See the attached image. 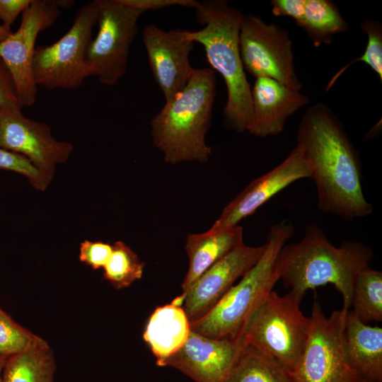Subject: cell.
Masks as SVG:
<instances>
[{
	"instance_id": "obj_1",
	"label": "cell",
	"mask_w": 382,
	"mask_h": 382,
	"mask_svg": "<svg viewBox=\"0 0 382 382\" xmlns=\"http://www.w3.org/2000/svg\"><path fill=\"white\" fill-rule=\"evenodd\" d=\"M296 146L314 181L319 209L345 220L372 213L373 206L363 192L359 154L330 108L318 103L306 110Z\"/></svg>"
},
{
	"instance_id": "obj_2",
	"label": "cell",
	"mask_w": 382,
	"mask_h": 382,
	"mask_svg": "<svg viewBox=\"0 0 382 382\" xmlns=\"http://www.w3.org/2000/svg\"><path fill=\"white\" fill-rule=\"evenodd\" d=\"M373 257V250L361 242L332 245L318 224H310L300 241L282 248L276 270L279 280L301 301L308 290L331 284L342 296V308L349 309L356 278Z\"/></svg>"
},
{
	"instance_id": "obj_3",
	"label": "cell",
	"mask_w": 382,
	"mask_h": 382,
	"mask_svg": "<svg viewBox=\"0 0 382 382\" xmlns=\"http://www.w3.org/2000/svg\"><path fill=\"white\" fill-rule=\"evenodd\" d=\"M216 96V76L212 69H193L184 88L151 121L154 146L170 164L206 163L212 149L206 142Z\"/></svg>"
},
{
	"instance_id": "obj_4",
	"label": "cell",
	"mask_w": 382,
	"mask_h": 382,
	"mask_svg": "<svg viewBox=\"0 0 382 382\" xmlns=\"http://www.w3.org/2000/svg\"><path fill=\"white\" fill-rule=\"evenodd\" d=\"M203 28L186 30L188 38L201 44L207 61L223 77L227 100L224 122L238 132L247 131L252 117L251 88L246 78L239 49V30L243 13L224 0L198 1L195 7Z\"/></svg>"
},
{
	"instance_id": "obj_5",
	"label": "cell",
	"mask_w": 382,
	"mask_h": 382,
	"mask_svg": "<svg viewBox=\"0 0 382 382\" xmlns=\"http://www.w3.org/2000/svg\"><path fill=\"white\" fill-rule=\"evenodd\" d=\"M294 233V227L288 219L273 225L257 262L211 310L201 318L190 321V330L211 338L237 337L250 315L279 281L277 258Z\"/></svg>"
},
{
	"instance_id": "obj_6",
	"label": "cell",
	"mask_w": 382,
	"mask_h": 382,
	"mask_svg": "<svg viewBox=\"0 0 382 382\" xmlns=\"http://www.w3.org/2000/svg\"><path fill=\"white\" fill-rule=\"evenodd\" d=\"M301 300L289 292L272 291L245 321L240 335L246 345L269 356L293 372L303 355L308 336L309 317Z\"/></svg>"
},
{
	"instance_id": "obj_7",
	"label": "cell",
	"mask_w": 382,
	"mask_h": 382,
	"mask_svg": "<svg viewBox=\"0 0 382 382\" xmlns=\"http://www.w3.org/2000/svg\"><path fill=\"white\" fill-rule=\"evenodd\" d=\"M98 14V0L81 6L62 37L50 45L36 47L32 69L37 86L50 90L75 89L91 76L87 52Z\"/></svg>"
},
{
	"instance_id": "obj_8",
	"label": "cell",
	"mask_w": 382,
	"mask_h": 382,
	"mask_svg": "<svg viewBox=\"0 0 382 382\" xmlns=\"http://www.w3.org/2000/svg\"><path fill=\"white\" fill-rule=\"evenodd\" d=\"M348 310L342 308L327 317L320 303H313L307 342L292 372L296 382H363L347 358L345 320Z\"/></svg>"
},
{
	"instance_id": "obj_9",
	"label": "cell",
	"mask_w": 382,
	"mask_h": 382,
	"mask_svg": "<svg viewBox=\"0 0 382 382\" xmlns=\"http://www.w3.org/2000/svg\"><path fill=\"white\" fill-rule=\"evenodd\" d=\"M98 30L88 47L87 62L91 76L113 86L125 75L131 45L142 13L120 0H98Z\"/></svg>"
},
{
	"instance_id": "obj_10",
	"label": "cell",
	"mask_w": 382,
	"mask_h": 382,
	"mask_svg": "<svg viewBox=\"0 0 382 382\" xmlns=\"http://www.w3.org/2000/svg\"><path fill=\"white\" fill-rule=\"evenodd\" d=\"M239 49L243 68L251 75L271 78L301 91L302 83L296 73L292 41L286 30L258 16L243 14Z\"/></svg>"
},
{
	"instance_id": "obj_11",
	"label": "cell",
	"mask_w": 382,
	"mask_h": 382,
	"mask_svg": "<svg viewBox=\"0 0 382 382\" xmlns=\"http://www.w3.org/2000/svg\"><path fill=\"white\" fill-rule=\"evenodd\" d=\"M73 2L31 0L22 13L18 30L0 42V58L11 75L21 108L33 106L37 98L32 66L37 36L57 21L62 9L69 8Z\"/></svg>"
},
{
	"instance_id": "obj_12",
	"label": "cell",
	"mask_w": 382,
	"mask_h": 382,
	"mask_svg": "<svg viewBox=\"0 0 382 382\" xmlns=\"http://www.w3.org/2000/svg\"><path fill=\"white\" fill-rule=\"evenodd\" d=\"M0 148L28 159L50 183L56 166L69 159L74 146L57 140L47 124L26 117L16 105L0 108Z\"/></svg>"
},
{
	"instance_id": "obj_13",
	"label": "cell",
	"mask_w": 382,
	"mask_h": 382,
	"mask_svg": "<svg viewBox=\"0 0 382 382\" xmlns=\"http://www.w3.org/2000/svg\"><path fill=\"white\" fill-rule=\"evenodd\" d=\"M142 40L154 79L165 101L170 100L184 88L194 69L190 62L194 42L185 30H165L154 24L144 27Z\"/></svg>"
},
{
	"instance_id": "obj_14",
	"label": "cell",
	"mask_w": 382,
	"mask_h": 382,
	"mask_svg": "<svg viewBox=\"0 0 382 382\" xmlns=\"http://www.w3.org/2000/svg\"><path fill=\"white\" fill-rule=\"evenodd\" d=\"M245 345L241 335L216 339L190 330L185 344L158 366L173 367L195 382H225Z\"/></svg>"
},
{
	"instance_id": "obj_15",
	"label": "cell",
	"mask_w": 382,
	"mask_h": 382,
	"mask_svg": "<svg viewBox=\"0 0 382 382\" xmlns=\"http://www.w3.org/2000/svg\"><path fill=\"white\" fill-rule=\"evenodd\" d=\"M265 244L248 246L242 243L200 275L182 294L183 308L190 321L209 310L260 259Z\"/></svg>"
},
{
	"instance_id": "obj_16",
	"label": "cell",
	"mask_w": 382,
	"mask_h": 382,
	"mask_svg": "<svg viewBox=\"0 0 382 382\" xmlns=\"http://www.w3.org/2000/svg\"><path fill=\"white\" fill-rule=\"evenodd\" d=\"M306 178H310L308 167L295 146L278 166L252 180L226 204L212 226L228 228L238 225L286 187Z\"/></svg>"
},
{
	"instance_id": "obj_17",
	"label": "cell",
	"mask_w": 382,
	"mask_h": 382,
	"mask_svg": "<svg viewBox=\"0 0 382 382\" xmlns=\"http://www.w3.org/2000/svg\"><path fill=\"white\" fill-rule=\"evenodd\" d=\"M252 117L247 131L257 137L280 134L287 119L309 98L268 77L256 78L251 88Z\"/></svg>"
},
{
	"instance_id": "obj_18",
	"label": "cell",
	"mask_w": 382,
	"mask_h": 382,
	"mask_svg": "<svg viewBox=\"0 0 382 382\" xmlns=\"http://www.w3.org/2000/svg\"><path fill=\"white\" fill-rule=\"evenodd\" d=\"M243 243V229L236 225L228 228L212 226L208 231L187 236L185 250L189 267L181 284L183 292L206 270Z\"/></svg>"
},
{
	"instance_id": "obj_19",
	"label": "cell",
	"mask_w": 382,
	"mask_h": 382,
	"mask_svg": "<svg viewBox=\"0 0 382 382\" xmlns=\"http://www.w3.org/2000/svg\"><path fill=\"white\" fill-rule=\"evenodd\" d=\"M345 341L349 364L363 382H382V328L367 325L348 310Z\"/></svg>"
},
{
	"instance_id": "obj_20",
	"label": "cell",
	"mask_w": 382,
	"mask_h": 382,
	"mask_svg": "<svg viewBox=\"0 0 382 382\" xmlns=\"http://www.w3.org/2000/svg\"><path fill=\"white\" fill-rule=\"evenodd\" d=\"M190 332V320L183 307L169 303L154 311L145 326L143 338L158 366L185 344Z\"/></svg>"
},
{
	"instance_id": "obj_21",
	"label": "cell",
	"mask_w": 382,
	"mask_h": 382,
	"mask_svg": "<svg viewBox=\"0 0 382 382\" xmlns=\"http://www.w3.org/2000/svg\"><path fill=\"white\" fill-rule=\"evenodd\" d=\"M56 364L48 344L8 357L2 382H54Z\"/></svg>"
},
{
	"instance_id": "obj_22",
	"label": "cell",
	"mask_w": 382,
	"mask_h": 382,
	"mask_svg": "<svg viewBox=\"0 0 382 382\" xmlns=\"http://www.w3.org/2000/svg\"><path fill=\"white\" fill-rule=\"evenodd\" d=\"M225 382H296L290 371L269 356L245 345Z\"/></svg>"
},
{
	"instance_id": "obj_23",
	"label": "cell",
	"mask_w": 382,
	"mask_h": 382,
	"mask_svg": "<svg viewBox=\"0 0 382 382\" xmlns=\"http://www.w3.org/2000/svg\"><path fill=\"white\" fill-rule=\"evenodd\" d=\"M297 25L316 47L330 43L334 35L349 28L337 6L330 0H305L303 15Z\"/></svg>"
},
{
	"instance_id": "obj_24",
	"label": "cell",
	"mask_w": 382,
	"mask_h": 382,
	"mask_svg": "<svg viewBox=\"0 0 382 382\" xmlns=\"http://www.w3.org/2000/svg\"><path fill=\"white\" fill-rule=\"evenodd\" d=\"M351 306L362 322L382 320V272L367 267L357 275Z\"/></svg>"
},
{
	"instance_id": "obj_25",
	"label": "cell",
	"mask_w": 382,
	"mask_h": 382,
	"mask_svg": "<svg viewBox=\"0 0 382 382\" xmlns=\"http://www.w3.org/2000/svg\"><path fill=\"white\" fill-rule=\"evenodd\" d=\"M144 263L125 243L112 244L111 255L103 269V277L115 289L128 287L143 275Z\"/></svg>"
},
{
	"instance_id": "obj_26",
	"label": "cell",
	"mask_w": 382,
	"mask_h": 382,
	"mask_svg": "<svg viewBox=\"0 0 382 382\" xmlns=\"http://www.w3.org/2000/svg\"><path fill=\"white\" fill-rule=\"evenodd\" d=\"M47 343L18 324L0 307V355L8 358Z\"/></svg>"
},
{
	"instance_id": "obj_27",
	"label": "cell",
	"mask_w": 382,
	"mask_h": 382,
	"mask_svg": "<svg viewBox=\"0 0 382 382\" xmlns=\"http://www.w3.org/2000/svg\"><path fill=\"white\" fill-rule=\"evenodd\" d=\"M361 30L368 38L364 54L343 66L328 82L326 91L329 90L340 76L351 65L357 62H364L374 71L382 81V25L379 21L366 20L361 25Z\"/></svg>"
},
{
	"instance_id": "obj_28",
	"label": "cell",
	"mask_w": 382,
	"mask_h": 382,
	"mask_svg": "<svg viewBox=\"0 0 382 382\" xmlns=\"http://www.w3.org/2000/svg\"><path fill=\"white\" fill-rule=\"evenodd\" d=\"M0 169L13 171L25 176L31 186L38 191H45L50 185L28 159L1 148Z\"/></svg>"
},
{
	"instance_id": "obj_29",
	"label": "cell",
	"mask_w": 382,
	"mask_h": 382,
	"mask_svg": "<svg viewBox=\"0 0 382 382\" xmlns=\"http://www.w3.org/2000/svg\"><path fill=\"white\" fill-rule=\"evenodd\" d=\"M112 251V244L85 240L80 243L79 259L93 270L103 268Z\"/></svg>"
},
{
	"instance_id": "obj_30",
	"label": "cell",
	"mask_w": 382,
	"mask_h": 382,
	"mask_svg": "<svg viewBox=\"0 0 382 382\" xmlns=\"http://www.w3.org/2000/svg\"><path fill=\"white\" fill-rule=\"evenodd\" d=\"M125 5L144 13L146 11L158 10L172 6L193 8L197 1L195 0H120Z\"/></svg>"
},
{
	"instance_id": "obj_31",
	"label": "cell",
	"mask_w": 382,
	"mask_h": 382,
	"mask_svg": "<svg viewBox=\"0 0 382 382\" xmlns=\"http://www.w3.org/2000/svg\"><path fill=\"white\" fill-rule=\"evenodd\" d=\"M16 105L20 106L14 82L9 71L0 58V108Z\"/></svg>"
},
{
	"instance_id": "obj_32",
	"label": "cell",
	"mask_w": 382,
	"mask_h": 382,
	"mask_svg": "<svg viewBox=\"0 0 382 382\" xmlns=\"http://www.w3.org/2000/svg\"><path fill=\"white\" fill-rule=\"evenodd\" d=\"M272 12L275 16H288L293 18L296 24L301 21L305 0H272Z\"/></svg>"
},
{
	"instance_id": "obj_33",
	"label": "cell",
	"mask_w": 382,
	"mask_h": 382,
	"mask_svg": "<svg viewBox=\"0 0 382 382\" xmlns=\"http://www.w3.org/2000/svg\"><path fill=\"white\" fill-rule=\"evenodd\" d=\"M30 2L31 0H0V20L3 22L2 25L11 30L18 15L23 13Z\"/></svg>"
},
{
	"instance_id": "obj_34",
	"label": "cell",
	"mask_w": 382,
	"mask_h": 382,
	"mask_svg": "<svg viewBox=\"0 0 382 382\" xmlns=\"http://www.w3.org/2000/svg\"><path fill=\"white\" fill-rule=\"evenodd\" d=\"M11 33V30H8L3 25H0V42L6 39Z\"/></svg>"
},
{
	"instance_id": "obj_35",
	"label": "cell",
	"mask_w": 382,
	"mask_h": 382,
	"mask_svg": "<svg viewBox=\"0 0 382 382\" xmlns=\"http://www.w3.org/2000/svg\"><path fill=\"white\" fill-rule=\"evenodd\" d=\"M184 301L185 296L181 294V295L175 298L170 303L173 306L181 307V306L184 304Z\"/></svg>"
},
{
	"instance_id": "obj_36",
	"label": "cell",
	"mask_w": 382,
	"mask_h": 382,
	"mask_svg": "<svg viewBox=\"0 0 382 382\" xmlns=\"http://www.w3.org/2000/svg\"><path fill=\"white\" fill-rule=\"evenodd\" d=\"M7 358L0 355V382H2V371Z\"/></svg>"
}]
</instances>
